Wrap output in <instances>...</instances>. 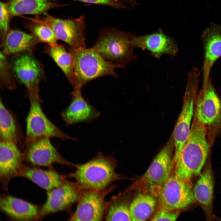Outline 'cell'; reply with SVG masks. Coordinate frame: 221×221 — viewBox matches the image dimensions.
Masks as SVG:
<instances>
[{
	"label": "cell",
	"instance_id": "obj_1",
	"mask_svg": "<svg viewBox=\"0 0 221 221\" xmlns=\"http://www.w3.org/2000/svg\"><path fill=\"white\" fill-rule=\"evenodd\" d=\"M207 134L205 125L194 114L188 138L173 163L172 171L176 177L193 184L200 175L209 151Z\"/></svg>",
	"mask_w": 221,
	"mask_h": 221
},
{
	"label": "cell",
	"instance_id": "obj_2",
	"mask_svg": "<svg viewBox=\"0 0 221 221\" xmlns=\"http://www.w3.org/2000/svg\"><path fill=\"white\" fill-rule=\"evenodd\" d=\"M75 171L67 176L74 178L81 190H101L114 181L123 179L115 170L118 166L113 154L105 155L101 152L86 162L73 164Z\"/></svg>",
	"mask_w": 221,
	"mask_h": 221
},
{
	"label": "cell",
	"instance_id": "obj_3",
	"mask_svg": "<svg viewBox=\"0 0 221 221\" xmlns=\"http://www.w3.org/2000/svg\"><path fill=\"white\" fill-rule=\"evenodd\" d=\"M69 51L74 63V90L81 89L88 82L102 76L110 75L116 77L115 69L123 68L105 60L93 47L76 50L70 48Z\"/></svg>",
	"mask_w": 221,
	"mask_h": 221
},
{
	"label": "cell",
	"instance_id": "obj_4",
	"mask_svg": "<svg viewBox=\"0 0 221 221\" xmlns=\"http://www.w3.org/2000/svg\"><path fill=\"white\" fill-rule=\"evenodd\" d=\"M134 34L113 28L102 29L92 47L105 60L123 67L135 60L132 39Z\"/></svg>",
	"mask_w": 221,
	"mask_h": 221
},
{
	"label": "cell",
	"instance_id": "obj_5",
	"mask_svg": "<svg viewBox=\"0 0 221 221\" xmlns=\"http://www.w3.org/2000/svg\"><path fill=\"white\" fill-rule=\"evenodd\" d=\"M173 142L169 141L156 156L145 173L127 191L134 190L158 197L173 168Z\"/></svg>",
	"mask_w": 221,
	"mask_h": 221
},
{
	"label": "cell",
	"instance_id": "obj_6",
	"mask_svg": "<svg viewBox=\"0 0 221 221\" xmlns=\"http://www.w3.org/2000/svg\"><path fill=\"white\" fill-rule=\"evenodd\" d=\"M200 72L193 67L188 74L182 107L173 133L174 153L173 162L176 160L183 146L187 140L195 112L200 82Z\"/></svg>",
	"mask_w": 221,
	"mask_h": 221
},
{
	"label": "cell",
	"instance_id": "obj_7",
	"mask_svg": "<svg viewBox=\"0 0 221 221\" xmlns=\"http://www.w3.org/2000/svg\"><path fill=\"white\" fill-rule=\"evenodd\" d=\"M41 17L37 16L29 20L45 24L51 28L58 40L68 44L70 49L76 50L85 48V17L83 15L75 18L62 19L46 13Z\"/></svg>",
	"mask_w": 221,
	"mask_h": 221
},
{
	"label": "cell",
	"instance_id": "obj_8",
	"mask_svg": "<svg viewBox=\"0 0 221 221\" xmlns=\"http://www.w3.org/2000/svg\"><path fill=\"white\" fill-rule=\"evenodd\" d=\"M29 96L30 106L26 119L25 145L42 137L76 140L61 130L47 117L41 107L39 94H29Z\"/></svg>",
	"mask_w": 221,
	"mask_h": 221
},
{
	"label": "cell",
	"instance_id": "obj_9",
	"mask_svg": "<svg viewBox=\"0 0 221 221\" xmlns=\"http://www.w3.org/2000/svg\"><path fill=\"white\" fill-rule=\"evenodd\" d=\"M116 187L112 184L101 190H82L76 210L68 220H102L108 204L105 198Z\"/></svg>",
	"mask_w": 221,
	"mask_h": 221
},
{
	"label": "cell",
	"instance_id": "obj_10",
	"mask_svg": "<svg viewBox=\"0 0 221 221\" xmlns=\"http://www.w3.org/2000/svg\"><path fill=\"white\" fill-rule=\"evenodd\" d=\"M193 184L176 177L172 170L158 196L157 207L180 211L195 202Z\"/></svg>",
	"mask_w": 221,
	"mask_h": 221
},
{
	"label": "cell",
	"instance_id": "obj_11",
	"mask_svg": "<svg viewBox=\"0 0 221 221\" xmlns=\"http://www.w3.org/2000/svg\"><path fill=\"white\" fill-rule=\"evenodd\" d=\"M195 114L205 125L207 133L216 131L221 126V100L211 76L206 87L198 93Z\"/></svg>",
	"mask_w": 221,
	"mask_h": 221
},
{
	"label": "cell",
	"instance_id": "obj_12",
	"mask_svg": "<svg viewBox=\"0 0 221 221\" xmlns=\"http://www.w3.org/2000/svg\"><path fill=\"white\" fill-rule=\"evenodd\" d=\"M81 190L76 182L66 180L60 186L47 191L46 201L40 208V219L66 209L77 202Z\"/></svg>",
	"mask_w": 221,
	"mask_h": 221
},
{
	"label": "cell",
	"instance_id": "obj_13",
	"mask_svg": "<svg viewBox=\"0 0 221 221\" xmlns=\"http://www.w3.org/2000/svg\"><path fill=\"white\" fill-rule=\"evenodd\" d=\"M23 159L34 166L52 168L55 163L73 166L64 159L51 143L50 138L42 137L25 145Z\"/></svg>",
	"mask_w": 221,
	"mask_h": 221
},
{
	"label": "cell",
	"instance_id": "obj_14",
	"mask_svg": "<svg viewBox=\"0 0 221 221\" xmlns=\"http://www.w3.org/2000/svg\"><path fill=\"white\" fill-rule=\"evenodd\" d=\"M203 46V81L202 88L207 86L211 69L221 57V25L211 22L210 26L201 37Z\"/></svg>",
	"mask_w": 221,
	"mask_h": 221
},
{
	"label": "cell",
	"instance_id": "obj_15",
	"mask_svg": "<svg viewBox=\"0 0 221 221\" xmlns=\"http://www.w3.org/2000/svg\"><path fill=\"white\" fill-rule=\"evenodd\" d=\"M13 70L18 79L26 87L29 94L39 93L42 69L32 55L25 53L17 56L13 62Z\"/></svg>",
	"mask_w": 221,
	"mask_h": 221
},
{
	"label": "cell",
	"instance_id": "obj_16",
	"mask_svg": "<svg viewBox=\"0 0 221 221\" xmlns=\"http://www.w3.org/2000/svg\"><path fill=\"white\" fill-rule=\"evenodd\" d=\"M132 41L135 48L148 50L158 59L165 54L175 56L178 52V47L174 40L160 30L147 35L135 36Z\"/></svg>",
	"mask_w": 221,
	"mask_h": 221
},
{
	"label": "cell",
	"instance_id": "obj_17",
	"mask_svg": "<svg viewBox=\"0 0 221 221\" xmlns=\"http://www.w3.org/2000/svg\"><path fill=\"white\" fill-rule=\"evenodd\" d=\"M23 154L15 144L0 140V179L6 188L14 177L18 176L23 165Z\"/></svg>",
	"mask_w": 221,
	"mask_h": 221
},
{
	"label": "cell",
	"instance_id": "obj_18",
	"mask_svg": "<svg viewBox=\"0 0 221 221\" xmlns=\"http://www.w3.org/2000/svg\"><path fill=\"white\" fill-rule=\"evenodd\" d=\"M41 207L21 199L5 195L0 198L1 211L13 220L22 221L40 219Z\"/></svg>",
	"mask_w": 221,
	"mask_h": 221
},
{
	"label": "cell",
	"instance_id": "obj_19",
	"mask_svg": "<svg viewBox=\"0 0 221 221\" xmlns=\"http://www.w3.org/2000/svg\"><path fill=\"white\" fill-rule=\"evenodd\" d=\"M199 177L193 188L195 202L203 209L207 219L213 220L214 179L210 165H206Z\"/></svg>",
	"mask_w": 221,
	"mask_h": 221
},
{
	"label": "cell",
	"instance_id": "obj_20",
	"mask_svg": "<svg viewBox=\"0 0 221 221\" xmlns=\"http://www.w3.org/2000/svg\"><path fill=\"white\" fill-rule=\"evenodd\" d=\"M72 94V102L62 114L67 124L72 125L91 121L99 116V111L83 97L81 89L74 90Z\"/></svg>",
	"mask_w": 221,
	"mask_h": 221
},
{
	"label": "cell",
	"instance_id": "obj_21",
	"mask_svg": "<svg viewBox=\"0 0 221 221\" xmlns=\"http://www.w3.org/2000/svg\"><path fill=\"white\" fill-rule=\"evenodd\" d=\"M28 179L47 191L59 186L66 180L65 176L51 169L45 170L23 164L18 175Z\"/></svg>",
	"mask_w": 221,
	"mask_h": 221
},
{
	"label": "cell",
	"instance_id": "obj_22",
	"mask_svg": "<svg viewBox=\"0 0 221 221\" xmlns=\"http://www.w3.org/2000/svg\"><path fill=\"white\" fill-rule=\"evenodd\" d=\"M40 41L32 34L17 29H10L2 45V52L6 56L28 52Z\"/></svg>",
	"mask_w": 221,
	"mask_h": 221
},
{
	"label": "cell",
	"instance_id": "obj_23",
	"mask_svg": "<svg viewBox=\"0 0 221 221\" xmlns=\"http://www.w3.org/2000/svg\"><path fill=\"white\" fill-rule=\"evenodd\" d=\"M6 3L12 17L23 14L37 16L64 6L49 0H6Z\"/></svg>",
	"mask_w": 221,
	"mask_h": 221
},
{
	"label": "cell",
	"instance_id": "obj_24",
	"mask_svg": "<svg viewBox=\"0 0 221 221\" xmlns=\"http://www.w3.org/2000/svg\"><path fill=\"white\" fill-rule=\"evenodd\" d=\"M156 198L150 194L142 193L136 196L129 206L132 220L145 221L150 217L157 206Z\"/></svg>",
	"mask_w": 221,
	"mask_h": 221
},
{
	"label": "cell",
	"instance_id": "obj_25",
	"mask_svg": "<svg viewBox=\"0 0 221 221\" xmlns=\"http://www.w3.org/2000/svg\"><path fill=\"white\" fill-rule=\"evenodd\" d=\"M47 52L74 87L75 85L74 63L70 51L68 52L63 46L57 44L53 46L48 45Z\"/></svg>",
	"mask_w": 221,
	"mask_h": 221
},
{
	"label": "cell",
	"instance_id": "obj_26",
	"mask_svg": "<svg viewBox=\"0 0 221 221\" xmlns=\"http://www.w3.org/2000/svg\"><path fill=\"white\" fill-rule=\"evenodd\" d=\"M17 123L12 113L0 102V140L14 143L17 145L21 140Z\"/></svg>",
	"mask_w": 221,
	"mask_h": 221
},
{
	"label": "cell",
	"instance_id": "obj_27",
	"mask_svg": "<svg viewBox=\"0 0 221 221\" xmlns=\"http://www.w3.org/2000/svg\"><path fill=\"white\" fill-rule=\"evenodd\" d=\"M120 199L118 195L113 196L108 201L104 217L106 221H132L129 206Z\"/></svg>",
	"mask_w": 221,
	"mask_h": 221
},
{
	"label": "cell",
	"instance_id": "obj_28",
	"mask_svg": "<svg viewBox=\"0 0 221 221\" xmlns=\"http://www.w3.org/2000/svg\"><path fill=\"white\" fill-rule=\"evenodd\" d=\"M30 20L24 23V27L40 42L50 46L58 44V39L50 28L45 24Z\"/></svg>",
	"mask_w": 221,
	"mask_h": 221
},
{
	"label": "cell",
	"instance_id": "obj_29",
	"mask_svg": "<svg viewBox=\"0 0 221 221\" xmlns=\"http://www.w3.org/2000/svg\"><path fill=\"white\" fill-rule=\"evenodd\" d=\"M11 16L6 2L0 3V33L1 47L10 29V22Z\"/></svg>",
	"mask_w": 221,
	"mask_h": 221
},
{
	"label": "cell",
	"instance_id": "obj_30",
	"mask_svg": "<svg viewBox=\"0 0 221 221\" xmlns=\"http://www.w3.org/2000/svg\"><path fill=\"white\" fill-rule=\"evenodd\" d=\"M6 55L0 52V79L1 83L3 86L10 89L14 88L15 83L11 73L10 67L7 61Z\"/></svg>",
	"mask_w": 221,
	"mask_h": 221
},
{
	"label": "cell",
	"instance_id": "obj_31",
	"mask_svg": "<svg viewBox=\"0 0 221 221\" xmlns=\"http://www.w3.org/2000/svg\"><path fill=\"white\" fill-rule=\"evenodd\" d=\"M56 1L60 0H49ZM82 2L105 5L116 9L129 10L130 7L126 4H130L132 6L135 7L138 6L139 4L135 0H73Z\"/></svg>",
	"mask_w": 221,
	"mask_h": 221
},
{
	"label": "cell",
	"instance_id": "obj_32",
	"mask_svg": "<svg viewBox=\"0 0 221 221\" xmlns=\"http://www.w3.org/2000/svg\"><path fill=\"white\" fill-rule=\"evenodd\" d=\"M156 211L150 220L174 221L179 215V211L170 210L164 208L157 207Z\"/></svg>",
	"mask_w": 221,
	"mask_h": 221
}]
</instances>
